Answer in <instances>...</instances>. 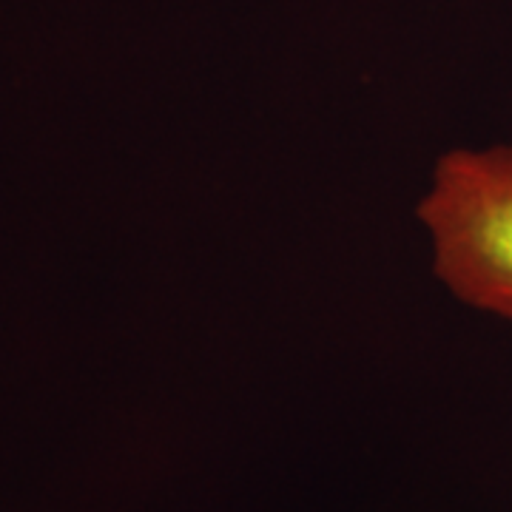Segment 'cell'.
I'll list each match as a JSON object with an SVG mask.
<instances>
[{
  "label": "cell",
  "instance_id": "cell-1",
  "mask_svg": "<svg viewBox=\"0 0 512 512\" xmlns=\"http://www.w3.org/2000/svg\"><path fill=\"white\" fill-rule=\"evenodd\" d=\"M419 220L441 282L464 305L512 322V146L444 154Z\"/></svg>",
  "mask_w": 512,
  "mask_h": 512
}]
</instances>
